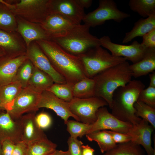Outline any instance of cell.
I'll use <instances>...</instances> for the list:
<instances>
[{
    "mask_svg": "<svg viewBox=\"0 0 155 155\" xmlns=\"http://www.w3.org/2000/svg\"><path fill=\"white\" fill-rule=\"evenodd\" d=\"M74 98H84L95 96V82L94 80L86 77L72 86Z\"/></svg>",
    "mask_w": 155,
    "mask_h": 155,
    "instance_id": "26",
    "label": "cell"
},
{
    "mask_svg": "<svg viewBox=\"0 0 155 155\" xmlns=\"http://www.w3.org/2000/svg\"><path fill=\"white\" fill-rule=\"evenodd\" d=\"M35 118L37 123L42 130L49 128L52 124L51 117L45 112H42L36 115Z\"/></svg>",
    "mask_w": 155,
    "mask_h": 155,
    "instance_id": "38",
    "label": "cell"
},
{
    "mask_svg": "<svg viewBox=\"0 0 155 155\" xmlns=\"http://www.w3.org/2000/svg\"><path fill=\"white\" fill-rule=\"evenodd\" d=\"M155 129L146 120L142 119L138 123L133 125L128 134L131 137V142L142 146L148 155H154L155 153L152 146L151 135Z\"/></svg>",
    "mask_w": 155,
    "mask_h": 155,
    "instance_id": "15",
    "label": "cell"
},
{
    "mask_svg": "<svg viewBox=\"0 0 155 155\" xmlns=\"http://www.w3.org/2000/svg\"><path fill=\"white\" fill-rule=\"evenodd\" d=\"M54 69L72 86L86 77L83 64L78 56L67 52L51 40L36 41Z\"/></svg>",
    "mask_w": 155,
    "mask_h": 155,
    "instance_id": "1",
    "label": "cell"
},
{
    "mask_svg": "<svg viewBox=\"0 0 155 155\" xmlns=\"http://www.w3.org/2000/svg\"><path fill=\"white\" fill-rule=\"evenodd\" d=\"M6 55V54L4 51L0 47V59Z\"/></svg>",
    "mask_w": 155,
    "mask_h": 155,
    "instance_id": "47",
    "label": "cell"
},
{
    "mask_svg": "<svg viewBox=\"0 0 155 155\" xmlns=\"http://www.w3.org/2000/svg\"><path fill=\"white\" fill-rule=\"evenodd\" d=\"M141 44L147 48H155V28L144 35Z\"/></svg>",
    "mask_w": 155,
    "mask_h": 155,
    "instance_id": "40",
    "label": "cell"
},
{
    "mask_svg": "<svg viewBox=\"0 0 155 155\" xmlns=\"http://www.w3.org/2000/svg\"><path fill=\"white\" fill-rule=\"evenodd\" d=\"M40 24L51 40L52 38L64 35L78 25L65 17L55 13L50 14L44 21Z\"/></svg>",
    "mask_w": 155,
    "mask_h": 155,
    "instance_id": "16",
    "label": "cell"
},
{
    "mask_svg": "<svg viewBox=\"0 0 155 155\" xmlns=\"http://www.w3.org/2000/svg\"><path fill=\"white\" fill-rule=\"evenodd\" d=\"M137 100L155 108V88L149 86L140 93Z\"/></svg>",
    "mask_w": 155,
    "mask_h": 155,
    "instance_id": "36",
    "label": "cell"
},
{
    "mask_svg": "<svg viewBox=\"0 0 155 155\" xmlns=\"http://www.w3.org/2000/svg\"><path fill=\"white\" fill-rule=\"evenodd\" d=\"M128 5L131 10L144 18L155 13V0H130Z\"/></svg>",
    "mask_w": 155,
    "mask_h": 155,
    "instance_id": "29",
    "label": "cell"
},
{
    "mask_svg": "<svg viewBox=\"0 0 155 155\" xmlns=\"http://www.w3.org/2000/svg\"><path fill=\"white\" fill-rule=\"evenodd\" d=\"M99 39L101 46L109 50L112 55L125 57L133 64L142 59L148 48L136 40L129 45H125L112 42L108 36H104Z\"/></svg>",
    "mask_w": 155,
    "mask_h": 155,
    "instance_id": "9",
    "label": "cell"
},
{
    "mask_svg": "<svg viewBox=\"0 0 155 155\" xmlns=\"http://www.w3.org/2000/svg\"><path fill=\"white\" fill-rule=\"evenodd\" d=\"M150 80L149 86L155 88V71H154L149 75Z\"/></svg>",
    "mask_w": 155,
    "mask_h": 155,
    "instance_id": "45",
    "label": "cell"
},
{
    "mask_svg": "<svg viewBox=\"0 0 155 155\" xmlns=\"http://www.w3.org/2000/svg\"><path fill=\"white\" fill-rule=\"evenodd\" d=\"M26 55L34 66L44 72L57 84L67 83L65 78L53 68L48 58L36 42L27 47Z\"/></svg>",
    "mask_w": 155,
    "mask_h": 155,
    "instance_id": "12",
    "label": "cell"
},
{
    "mask_svg": "<svg viewBox=\"0 0 155 155\" xmlns=\"http://www.w3.org/2000/svg\"><path fill=\"white\" fill-rule=\"evenodd\" d=\"M57 145L48 138L34 141L28 144L25 155H47L56 150Z\"/></svg>",
    "mask_w": 155,
    "mask_h": 155,
    "instance_id": "27",
    "label": "cell"
},
{
    "mask_svg": "<svg viewBox=\"0 0 155 155\" xmlns=\"http://www.w3.org/2000/svg\"><path fill=\"white\" fill-rule=\"evenodd\" d=\"M28 59L26 54L11 57L5 56L0 59V85L12 82L18 68Z\"/></svg>",
    "mask_w": 155,
    "mask_h": 155,
    "instance_id": "19",
    "label": "cell"
},
{
    "mask_svg": "<svg viewBox=\"0 0 155 155\" xmlns=\"http://www.w3.org/2000/svg\"><path fill=\"white\" fill-rule=\"evenodd\" d=\"M134 107L136 116L146 121L155 129V108L138 100L135 103Z\"/></svg>",
    "mask_w": 155,
    "mask_h": 155,
    "instance_id": "33",
    "label": "cell"
},
{
    "mask_svg": "<svg viewBox=\"0 0 155 155\" xmlns=\"http://www.w3.org/2000/svg\"><path fill=\"white\" fill-rule=\"evenodd\" d=\"M130 16V14L119 10L113 0H100L98 7L85 14L82 21L90 27H95L102 25L108 20L120 23Z\"/></svg>",
    "mask_w": 155,
    "mask_h": 155,
    "instance_id": "7",
    "label": "cell"
},
{
    "mask_svg": "<svg viewBox=\"0 0 155 155\" xmlns=\"http://www.w3.org/2000/svg\"><path fill=\"white\" fill-rule=\"evenodd\" d=\"M145 87L141 81L133 80L117 88L113 94L111 113L119 119L133 125L139 123L142 118L135 115L134 104Z\"/></svg>",
    "mask_w": 155,
    "mask_h": 155,
    "instance_id": "3",
    "label": "cell"
},
{
    "mask_svg": "<svg viewBox=\"0 0 155 155\" xmlns=\"http://www.w3.org/2000/svg\"><path fill=\"white\" fill-rule=\"evenodd\" d=\"M96 116V120L92 124L87 134L97 131L110 130L128 134L133 126L130 123L121 121L115 117L105 106L99 108Z\"/></svg>",
    "mask_w": 155,
    "mask_h": 155,
    "instance_id": "11",
    "label": "cell"
},
{
    "mask_svg": "<svg viewBox=\"0 0 155 155\" xmlns=\"http://www.w3.org/2000/svg\"><path fill=\"white\" fill-rule=\"evenodd\" d=\"M78 56L83 64L86 76L90 78L127 60L125 57L113 56L100 46L92 48Z\"/></svg>",
    "mask_w": 155,
    "mask_h": 155,
    "instance_id": "5",
    "label": "cell"
},
{
    "mask_svg": "<svg viewBox=\"0 0 155 155\" xmlns=\"http://www.w3.org/2000/svg\"><path fill=\"white\" fill-rule=\"evenodd\" d=\"M47 155H69L68 151L56 150L53 152Z\"/></svg>",
    "mask_w": 155,
    "mask_h": 155,
    "instance_id": "46",
    "label": "cell"
},
{
    "mask_svg": "<svg viewBox=\"0 0 155 155\" xmlns=\"http://www.w3.org/2000/svg\"><path fill=\"white\" fill-rule=\"evenodd\" d=\"M41 93L28 86L22 88L15 99L11 110L7 112L15 120L25 113L36 112L39 109Z\"/></svg>",
    "mask_w": 155,
    "mask_h": 155,
    "instance_id": "10",
    "label": "cell"
},
{
    "mask_svg": "<svg viewBox=\"0 0 155 155\" xmlns=\"http://www.w3.org/2000/svg\"><path fill=\"white\" fill-rule=\"evenodd\" d=\"M17 22V31L24 38L27 47L34 40H51L40 24L36 25L24 20H18Z\"/></svg>",
    "mask_w": 155,
    "mask_h": 155,
    "instance_id": "20",
    "label": "cell"
},
{
    "mask_svg": "<svg viewBox=\"0 0 155 155\" xmlns=\"http://www.w3.org/2000/svg\"><path fill=\"white\" fill-rule=\"evenodd\" d=\"M50 0H21L15 5L5 1L12 12L30 21L42 24L50 13Z\"/></svg>",
    "mask_w": 155,
    "mask_h": 155,
    "instance_id": "6",
    "label": "cell"
},
{
    "mask_svg": "<svg viewBox=\"0 0 155 155\" xmlns=\"http://www.w3.org/2000/svg\"><path fill=\"white\" fill-rule=\"evenodd\" d=\"M86 135L89 141L97 142L102 153L112 149L117 145L105 130L94 131Z\"/></svg>",
    "mask_w": 155,
    "mask_h": 155,
    "instance_id": "28",
    "label": "cell"
},
{
    "mask_svg": "<svg viewBox=\"0 0 155 155\" xmlns=\"http://www.w3.org/2000/svg\"><path fill=\"white\" fill-rule=\"evenodd\" d=\"M67 143L69 155H82V146L83 143L81 141L70 136Z\"/></svg>",
    "mask_w": 155,
    "mask_h": 155,
    "instance_id": "37",
    "label": "cell"
},
{
    "mask_svg": "<svg viewBox=\"0 0 155 155\" xmlns=\"http://www.w3.org/2000/svg\"><path fill=\"white\" fill-rule=\"evenodd\" d=\"M22 127L20 118L14 119L8 112L0 113V134L3 140H9L16 144L21 141Z\"/></svg>",
    "mask_w": 155,
    "mask_h": 155,
    "instance_id": "17",
    "label": "cell"
},
{
    "mask_svg": "<svg viewBox=\"0 0 155 155\" xmlns=\"http://www.w3.org/2000/svg\"><path fill=\"white\" fill-rule=\"evenodd\" d=\"M54 82L52 78L48 74L34 66L27 86L41 93L49 89Z\"/></svg>",
    "mask_w": 155,
    "mask_h": 155,
    "instance_id": "25",
    "label": "cell"
},
{
    "mask_svg": "<svg viewBox=\"0 0 155 155\" xmlns=\"http://www.w3.org/2000/svg\"><path fill=\"white\" fill-rule=\"evenodd\" d=\"M49 9L50 13L60 14L77 24H81L85 15L76 0H50Z\"/></svg>",
    "mask_w": 155,
    "mask_h": 155,
    "instance_id": "13",
    "label": "cell"
},
{
    "mask_svg": "<svg viewBox=\"0 0 155 155\" xmlns=\"http://www.w3.org/2000/svg\"><path fill=\"white\" fill-rule=\"evenodd\" d=\"M132 77L136 78L155 70V48H148L142 59L129 65Z\"/></svg>",
    "mask_w": 155,
    "mask_h": 155,
    "instance_id": "21",
    "label": "cell"
},
{
    "mask_svg": "<svg viewBox=\"0 0 155 155\" xmlns=\"http://www.w3.org/2000/svg\"><path fill=\"white\" fill-rule=\"evenodd\" d=\"M154 155H155V153H154Z\"/></svg>",
    "mask_w": 155,
    "mask_h": 155,
    "instance_id": "49",
    "label": "cell"
},
{
    "mask_svg": "<svg viewBox=\"0 0 155 155\" xmlns=\"http://www.w3.org/2000/svg\"><path fill=\"white\" fill-rule=\"evenodd\" d=\"M129 65L126 61L105 70L92 78L95 82V96L104 99L110 108L115 91L131 80Z\"/></svg>",
    "mask_w": 155,
    "mask_h": 155,
    "instance_id": "2",
    "label": "cell"
},
{
    "mask_svg": "<svg viewBox=\"0 0 155 155\" xmlns=\"http://www.w3.org/2000/svg\"><path fill=\"white\" fill-rule=\"evenodd\" d=\"M35 112L29 113L20 118L22 127L21 141L27 144L35 141L47 138L35 120Z\"/></svg>",
    "mask_w": 155,
    "mask_h": 155,
    "instance_id": "18",
    "label": "cell"
},
{
    "mask_svg": "<svg viewBox=\"0 0 155 155\" xmlns=\"http://www.w3.org/2000/svg\"><path fill=\"white\" fill-rule=\"evenodd\" d=\"M155 28V13L145 19L141 18L135 22L131 30L125 33L123 44L127 43L138 36L144 35Z\"/></svg>",
    "mask_w": 155,
    "mask_h": 155,
    "instance_id": "22",
    "label": "cell"
},
{
    "mask_svg": "<svg viewBox=\"0 0 155 155\" xmlns=\"http://www.w3.org/2000/svg\"><path fill=\"white\" fill-rule=\"evenodd\" d=\"M28 144L21 141L15 144L12 155H25Z\"/></svg>",
    "mask_w": 155,
    "mask_h": 155,
    "instance_id": "42",
    "label": "cell"
},
{
    "mask_svg": "<svg viewBox=\"0 0 155 155\" xmlns=\"http://www.w3.org/2000/svg\"><path fill=\"white\" fill-rule=\"evenodd\" d=\"M41 108L53 110L63 120L65 124L70 117H73L77 121H80L79 119L71 112L69 102L59 98L48 90L43 91L41 93L38 108L39 109Z\"/></svg>",
    "mask_w": 155,
    "mask_h": 155,
    "instance_id": "14",
    "label": "cell"
},
{
    "mask_svg": "<svg viewBox=\"0 0 155 155\" xmlns=\"http://www.w3.org/2000/svg\"><path fill=\"white\" fill-rule=\"evenodd\" d=\"M16 20L13 13L3 3L0 2V30L11 32L16 26Z\"/></svg>",
    "mask_w": 155,
    "mask_h": 155,
    "instance_id": "31",
    "label": "cell"
},
{
    "mask_svg": "<svg viewBox=\"0 0 155 155\" xmlns=\"http://www.w3.org/2000/svg\"><path fill=\"white\" fill-rule=\"evenodd\" d=\"M22 89L21 85L15 82L0 85V102L2 109L7 111L11 110L15 99Z\"/></svg>",
    "mask_w": 155,
    "mask_h": 155,
    "instance_id": "24",
    "label": "cell"
},
{
    "mask_svg": "<svg viewBox=\"0 0 155 155\" xmlns=\"http://www.w3.org/2000/svg\"><path fill=\"white\" fill-rule=\"evenodd\" d=\"M34 67L31 62L28 59L18 68L12 82L19 83L22 88L26 87Z\"/></svg>",
    "mask_w": 155,
    "mask_h": 155,
    "instance_id": "32",
    "label": "cell"
},
{
    "mask_svg": "<svg viewBox=\"0 0 155 155\" xmlns=\"http://www.w3.org/2000/svg\"><path fill=\"white\" fill-rule=\"evenodd\" d=\"M66 124L67 130L70 134V136L76 138L78 137L81 138L87 134L92 126V125L73 120H68Z\"/></svg>",
    "mask_w": 155,
    "mask_h": 155,
    "instance_id": "35",
    "label": "cell"
},
{
    "mask_svg": "<svg viewBox=\"0 0 155 155\" xmlns=\"http://www.w3.org/2000/svg\"><path fill=\"white\" fill-rule=\"evenodd\" d=\"M72 87V86L67 83H55L47 90L59 98L69 102L74 98Z\"/></svg>",
    "mask_w": 155,
    "mask_h": 155,
    "instance_id": "34",
    "label": "cell"
},
{
    "mask_svg": "<svg viewBox=\"0 0 155 155\" xmlns=\"http://www.w3.org/2000/svg\"><path fill=\"white\" fill-rule=\"evenodd\" d=\"M1 109H2L1 106V104H0V110Z\"/></svg>",
    "mask_w": 155,
    "mask_h": 155,
    "instance_id": "48",
    "label": "cell"
},
{
    "mask_svg": "<svg viewBox=\"0 0 155 155\" xmlns=\"http://www.w3.org/2000/svg\"><path fill=\"white\" fill-rule=\"evenodd\" d=\"M105 130L111 135L113 140L116 144L123 143L131 141V137L127 134L110 130Z\"/></svg>",
    "mask_w": 155,
    "mask_h": 155,
    "instance_id": "39",
    "label": "cell"
},
{
    "mask_svg": "<svg viewBox=\"0 0 155 155\" xmlns=\"http://www.w3.org/2000/svg\"><path fill=\"white\" fill-rule=\"evenodd\" d=\"M9 32L0 30V47L5 51L6 56L11 57L26 54L17 39Z\"/></svg>",
    "mask_w": 155,
    "mask_h": 155,
    "instance_id": "23",
    "label": "cell"
},
{
    "mask_svg": "<svg viewBox=\"0 0 155 155\" xmlns=\"http://www.w3.org/2000/svg\"><path fill=\"white\" fill-rule=\"evenodd\" d=\"M1 142L2 155H12L15 144L8 139L4 140Z\"/></svg>",
    "mask_w": 155,
    "mask_h": 155,
    "instance_id": "41",
    "label": "cell"
},
{
    "mask_svg": "<svg viewBox=\"0 0 155 155\" xmlns=\"http://www.w3.org/2000/svg\"><path fill=\"white\" fill-rule=\"evenodd\" d=\"M90 28L84 24H78L64 35L51 40L67 52L79 56L92 48L101 46L99 39L90 33Z\"/></svg>",
    "mask_w": 155,
    "mask_h": 155,
    "instance_id": "4",
    "label": "cell"
},
{
    "mask_svg": "<svg viewBox=\"0 0 155 155\" xmlns=\"http://www.w3.org/2000/svg\"><path fill=\"white\" fill-rule=\"evenodd\" d=\"M76 1L80 6L84 9L90 7L92 3V0H76Z\"/></svg>",
    "mask_w": 155,
    "mask_h": 155,
    "instance_id": "44",
    "label": "cell"
},
{
    "mask_svg": "<svg viewBox=\"0 0 155 155\" xmlns=\"http://www.w3.org/2000/svg\"><path fill=\"white\" fill-rule=\"evenodd\" d=\"M94 150L88 145L82 146V155H94Z\"/></svg>",
    "mask_w": 155,
    "mask_h": 155,
    "instance_id": "43",
    "label": "cell"
},
{
    "mask_svg": "<svg viewBox=\"0 0 155 155\" xmlns=\"http://www.w3.org/2000/svg\"><path fill=\"white\" fill-rule=\"evenodd\" d=\"M103 155H144L140 145L131 141L119 144Z\"/></svg>",
    "mask_w": 155,
    "mask_h": 155,
    "instance_id": "30",
    "label": "cell"
},
{
    "mask_svg": "<svg viewBox=\"0 0 155 155\" xmlns=\"http://www.w3.org/2000/svg\"><path fill=\"white\" fill-rule=\"evenodd\" d=\"M69 103L71 112L80 122L89 125L96 121V113L98 109L108 106L105 100L97 96L84 98H73Z\"/></svg>",
    "mask_w": 155,
    "mask_h": 155,
    "instance_id": "8",
    "label": "cell"
},
{
    "mask_svg": "<svg viewBox=\"0 0 155 155\" xmlns=\"http://www.w3.org/2000/svg\"><path fill=\"white\" fill-rule=\"evenodd\" d=\"M0 2H1V0H0Z\"/></svg>",
    "mask_w": 155,
    "mask_h": 155,
    "instance_id": "50",
    "label": "cell"
}]
</instances>
